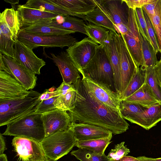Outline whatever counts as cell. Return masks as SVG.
<instances>
[{
    "instance_id": "40",
    "label": "cell",
    "mask_w": 161,
    "mask_h": 161,
    "mask_svg": "<svg viewBox=\"0 0 161 161\" xmlns=\"http://www.w3.org/2000/svg\"><path fill=\"white\" fill-rule=\"evenodd\" d=\"M146 21L147 29L151 44L154 51L157 53L159 52L158 42L156 34L151 21L146 13L143 10Z\"/></svg>"
},
{
    "instance_id": "33",
    "label": "cell",
    "mask_w": 161,
    "mask_h": 161,
    "mask_svg": "<svg viewBox=\"0 0 161 161\" xmlns=\"http://www.w3.org/2000/svg\"><path fill=\"white\" fill-rule=\"evenodd\" d=\"M141 69L144 73L145 83H147L150 86L158 101L161 103V86L154 66Z\"/></svg>"
},
{
    "instance_id": "20",
    "label": "cell",
    "mask_w": 161,
    "mask_h": 161,
    "mask_svg": "<svg viewBox=\"0 0 161 161\" xmlns=\"http://www.w3.org/2000/svg\"><path fill=\"white\" fill-rule=\"evenodd\" d=\"M76 141L103 139L112 136V133L102 127L87 123H71Z\"/></svg>"
},
{
    "instance_id": "50",
    "label": "cell",
    "mask_w": 161,
    "mask_h": 161,
    "mask_svg": "<svg viewBox=\"0 0 161 161\" xmlns=\"http://www.w3.org/2000/svg\"><path fill=\"white\" fill-rule=\"evenodd\" d=\"M0 70H2L10 75L8 69L6 66L3 58V55L0 53Z\"/></svg>"
},
{
    "instance_id": "38",
    "label": "cell",
    "mask_w": 161,
    "mask_h": 161,
    "mask_svg": "<svg viewBox=\"0 0 161 161\" xmlns=\"http://www.w3.org/2000/svg\"><path fill=\"white\" fill-rule=\"evenodd\" d=\"M15 42L0 32V53L14 58Z\"/></svg>"
},
{
    "instance_id": "6",
    "label": "cell",
    "mask_w": 161,
    "mask_h": 161,
    "mask_svg": "<svg viewBox=\"0 0 161 161\" xmlns=\"http://www.w3.org/2000/svg\"><path fill=\"white\" fill-rule=\"evenodd\" d=\"M93 0L112 21L119 35L127 31L129 8L124 0Z\"/></svg>"
},
{
    "instance_id": "24",
    "label": "cell",
    "mask_w": 161,
    "mask_h": 161,
    "mask_svg": "<svg viewBox=\"0 0 161 161\" xmlns=\"http://www.w3.org/2000/svg\"><path fill=\"white\" fill-rule=\"evenodd\" d=\"M45 25L75 32H80L87 35L85 29L86 25L83 20L71 16H63L62 18L60 20H57L56 19H53L49 23Z\"/></svg>"
},
{
    "instance_id": "1",
    "label": "cell",
    "mask_w": 161,
    "mask_h": 161,
    "mask_svg": "<svg viewBox=\"0 0 161 161\" xmlns=\"http://www.w3.org/2000/svg\"><path fill=\"white\" fill-rule=\"evenodd\" d=\"M76 90L75 101L68 111L71 123L95 125L120 134L126 131L129 125L120 110L109 107L98 100L86 89L80 78L73 84Z\"/></svg>"
},
{
    "instance_id": "45",
    "label": "cell",
    "mask_w": 161,
    "mask_h": 161,
    "mask_svg": "<svg viewBox=\"0 0 161 161\" xmlns=\"http://www.w3.org/2000/svg\"><path fill=\"white\" fill-rule=\"evenodd\" d=\"M0 15V32L4 35L10 37L12 40L14 41L10 29L5 22L3 16L1 13Z\"/></svg>"
},
{
    "instance_id": "37",
    "label": "cell",
    "mask_w": 161,
    "mask_h": 161,
    "mask_svg": "<svg viewBox=\"0 0 161 161\" xmlns=\"http://www.w3.org/2000/svg\"><path fill=\"white\" fill-rule=\"evenodd\" d=\"M154 29L161 53V0H157L155 7L154 15L151 20Z\"/></svg>"
},
{
    "instance_id": "17",
    "label": "cell",
    "mask_w": 161,
    "mask_h": 161,
    "mask_svg": "<svg viewBox=\"0 0 161 161\" xmlns=\"http://www.w3.org/2000/svg\"><path fill=\"white\" fill-rule=\"evenodd\" d=\"M119 35L120 56V99L137 67L121 35Z\"/></svg>"
},
{
    "instance_id": "35",
    "label": "cell",
    "mask_w": 161,
    "mask_h": 161,
    "mask_svg": "<svg viewBox=\"0 0 161 161\" xmlns=\"http://www.w3.org/2000/svg\"><path fill=\"white\" fill-rule=\"evenodd\" d=\"M72 155L80 161H109V158L105 154H100L89 150L79 148L71 152Z\"/></svg>"
},
{
    "instance_id": "44",
    "label": "cell",
    "mask_w": 161,
    "mask_h": 161,
    "mask_svg": "<svg viewBox=\"0 0 161 161\" xmlns=\"http://www.w3.org/2000/svg\"><path fill=\"white\" fill-rule=\"evenodd\" d=\"M73 84H66L63 82L60 86L54 91L57 96L65 94L69 91L74 89Z\"/></svg>"
},
{
    "instance_id": "31",
    "label": "cell",
    "mask_w": 161,
    "mask_h": 161,
    "mask_svg": "<svg viewBox=\"0 0 161 161\" xmlns=\"http://www.w3.org/2000/svg\"><path fill=\"white\" fill-rule=\"evenodd\" d=\"M145 75L140 68H137L130 82L120 98L121 101L127 98L140 89L144 84Z\"/></svg>"
},
{
    "instance_id": "52",
    "label": "cell",
    "mask_w": 161,
    "mask_h": 161,
    "mask_svg": "<svg viewBox=\"0 0 161 161\" xmlns=\"http://www.w3.org/2000/svg\"><path fill=\"white\" fill-rule=\"evenodd\" d=\"M0 161H8L7 156L5 154H0Z\"/></svg>"
},
{
    "instance_id": "2",
    "label": "cell",
    "mask_w": 161,
    "mask_h": 161,
    "mask_svg": "<svg viewBox=\"0 0 161 161\" xmlns=\"http://www.w3.org/2000/svg\"><path fill=\"white\" fill-rule=\"evenodd\" d=\"M41 94L31 90L25 97L17 99L0 100V126L8 124L35 112Z\"/></svg>"
},
{
    "instance_id": "30",
    "label": "cell",
    "mask_w": 161,
    "mask_h": 161,
    "mask_svg": "<svg viewBox=\"0 0 161 161\" xmlns=\"http://www.w3.org/2000/svg\"><path fill=\"white\" fill-rule=\"evenodd\" d=\"M112 136L103 139L82 141H76L75 146L85 148L100 154L104 153L105 151L110 143Z\"/></svg>"
},
{
    "instance_id": "5",
    "label": "cell",
    "mask_w": 161,
    "mask_h": 161,
    "mask_svg": "<svg viewBox=\"0 0 161 161\" xmlns=\"http://www.w3.org/2000/svg\"><path fill=\"white\" fill-rule=\"evenodd\" d=\"M76 142L71 125L68 130L46 136L40 142L46 157L55 161L67 154Z\"/></svg>"
},
{
    "instance_id": "4",
    "label": "cell",
    "mask_w": 161,
    "mask_h": 161,
    "mask_svg": "<svg viewBox=\"0 0 161 161\" xmlns=\"http://www.w3.org/2000/svg\"><path fill=\"white\" fill-rule=\"evenodd\" d=\"M3 135L24 136L41 142L46 137L42 114L34 113L7 125Z\"/></svg>"
},
{
    "instance_id": "23",
    "label": "cell",
    "mask_w": 161,
    "mask_h": 161,
    "mask_svg": "<svg viewBox=\"0 0 161 161\" xmlns=\"http://www.w3.org/2000/svg\"><path fill=\"white\" fill-rule=\"evenodd\" d=\"M121 101L137 103L147 107L159 102L151 87L145 83L132 95Z\"/></svg>"
},
{
    "instance_id": "34",
    "label": "cell",
    "mask_w": 161,
    "mask_h": 161,
    "mask_svg": "<svg viewBox=\"0 0 161 161\" xmlns=\"http://www.w3.org/2000/svg\"><path fill=\"white\" fill-rule=\"evenodd\" d=\"M85 29L88 37L100 45L107 39L109 32V30L104 27L92 24L86 25Z\"/></svg>"
},
{
    "instance_id": "29",
    "label": "cell",
    "mask_w": 161,
    "mask_h": 161,
    "mask_svg": "<svg viewBox=\"0 0 161 161\" xmlns=\"http://www.w3.org/2000/svg\"><path fill=\"white\" fill-rule=\"evenodd\" d=\"M147 108L137 103L121 101L120 111L124 119L135 123L137 118Z\"/></svg>"
},
{
    "instance_id": "10",
    "label": "cell",
    "mask_w": 161,
    "mask_h": 161,
    "mask_svg": "<svg viewBox=\"0 0 161 161\" xmlns=\"http://www.w3.org/2000/svg\"><path fill=\"white\" fill-rule=\"evenodd\" d=\"M12 144L22 161H42L46 159L40 142L24 136H15Z\"/></svg>"
},
{
    "instance_id": "9",
    "label": "cell",
    "mask_w": 161,
    "mask_h": 161,
    "mask_svg": "<svg viewBox=\"0 0 161 161\" xmlns=\"http://www.w3.org/2000/svg\"><path fill=\"white\" fill-rule=\"evenodd\" d=\"M98 44L89 37L76 42L66 49V52L79 73L95 55Z\"/></svg>"
},
{
    "instance_id": "26",
    "label": "cell",
    "mask_w": 161,
    "mask_h": 161,
    "mask_svg": "<svg viewBox=\"0 0 161 161\" xmlns=\"http://www.w3.org/2000/svg\"><path fill=\"white\" fill-rule=\"evenodd\" d=\"M20 30L32 34L42 35H67L75 32L47 25H33L21 28Z\"/></svg>"
},
{
    "instance_id": "12",
    "label": "cell",
    "mask_w": 161,
    "mask_h": 161,
    "mask_svg": "<svg viewBox=\"0 0 161 161\" xmlns=\"http://www.w3.org/2000/svg\"><path fill=\"white\" fill-rule=\"evenodd\" d=\"M81 80L87 92L98 100L109 107L120 110L121 101L116 92L85 76H82Z\"/></svg>"
},
{
    "instance_id": "49",
    "label": "cell",
    "mask_w": 161,
    "mask_h": 161,
    "mask_svg": "<svg viewBox=\"0 0 161 161\" xmlns=\"http://www.w3.org/2000/svg\"><path fill=\"white\" fill-rule=\"evenodd\" d=\"M109 161H140L137 158L129 156H124L118 160L109 159Z\"/></svg>"
},
{
    "instance_id": "56",
    "label": "cell",
    "mask_w": 161,
    "mask_h": 161,
    "mask_svg": "<svg viewBox=\"0 0 161 161\" xmlns=\"http://www.w3.org/2000/svg\"><path fill=\"white\" fill-rule=\"evenodd\" d=\"M156 161H161V158H155Z\"/></svg>"
},
{
    "instance_id": "41",
    "label": "cell",
    "mask_w": 161,
    "mask_h": 161,
    "mask_svg": "<svg viewBox=\"0 0 161 161\" xmlns=\"http://www.w3.org/2000/svg\"><path fill=\"white\" fill-rule=\"evenodd\" d=\"M125 142L116 145L114 149H112L107 156L109 159L118 160L130 152L129 149L125 147Z\"/></svg>"
},
{
    "instance_id": "14",
    "label": "cell",
    "mask_w": 161,
    "mask_h": 161,
    "mask_svg": "<svg viewBox=\"0 0 161 161\" xmlns=\"http://www.w3.org/2000/svg\"><path fill=\"white\" fill-rule=\"evenodd\" d=\"M46 137L56 133L68 130L71 121L67 111L58 108L42 114Z\"/></svg>"
},
{
    "instance_id": "46",
    "label": "cell",
    "mask_w": 161,
    "mask_h": 161,
    "mask_svg": "<svg viewBox=\"0 0 161 161\" xmlns=\"http://www.w3.org/2000/svg\"><path fill=\"white\" fill-rule=\"evenodd\" d=\"M157 1L153 3L145 5L142 7L143 10L147 14L150 20L153 19L154 15L155 7Z\"/></svg>"
},
{
    "instance_id": "3",
    "label": "cell",
    "mask_w": 161,
    "mask_h": 161,
    "mask_svg": "<svg viewBox=\"0 0 161 161\" xmlns=\"http://www.w3.org/2000/svg\"><path fill=\"white\" fill-rule=\"evenodd\" d=\"M80 73L116 92L112 68L103 45L98 46L94 56Z\"/></svg>"
},
{
    "instance_id": "8",
    "label": "cell",
    "mask_w": 161,
    "mask_h": 161,
    "mask_svg": "<svg viewBox=\"0 0 161 161\" xmlns=\"http://www.w3.org/2000/svg\"><path fill=\"white\" fill-rule=\"evenodd\" d=\"M136 66L139 68L143 64L142 49V37L136 19L135 10L129 8L128 30L120 34Z\"/></svg>"
},
{
    "instance_id": "55",
    "label": "cell",
    "mask_w": 161,
    "mask_h": 161,
    "mask_svg": "<svg viewBox=\"0 0 161 161\" xmlns=\"http://www.w3.org/2000/svg\"><path fill=\"white\" fill-rule=\"evenodd\" d=\"M42 161H55L53 160H51V159L48 158H47L46 159H45V160Z\"/></svg>"
},
{
    "instance_id": "48",
    "label": "cell",
    "mask_w": 161,
    "mask_h": 161,
    "mask_svg": "<svg viewBox=\"0 0 161 161\" xmlns=\"http://www.w3.org/2000/svg\"><path fill=\"white\" fill-rule=\"evenodd\" d=\"M7 149L5 139L2 134H0V154L3 153Z\"/></svg>"
},
{
    "instance_id": "25",
    "label": "cell",
    "mask_w": 161,
    "mask_h": 161,
    "mask_svg": "<svg viewBox=\"0 0 161 161\" xmlns=\"http://www.w3.org/2000/svg\"><path fill=\"white\" fill-rule=\"evenodd\" d=\"M23 5L26 7L58 14L62 16H72L69 12L51 2L49 0H29Z\"/></svg>"
},
{
    "instance_id": "54",
    "label": "cell",
    "mask_w": 161,
    "mask_h": 161,
    "mask_svg": "<svg viewBox=\"0 0 161 161\" xmlns=\"http://www.w3.org/2000/svg\"><path fill=\"white\" fill-rule=\"evenodd\" d=\"M46 94H47V91L46 90L44 92H43V93L41 94V95L40 96V97L39 98V100L40 101H43V100H44L45 98Z\"/></svg>"
},
{
    "instance_id": "7",
    "label": "cell",
    "mask_w": 161,
    "mask_h": 161,
    "mask_svg": "<svg viewBox=\"0 0 161 161\" xmlns=\"http://www.w3.org/2000/svg\"><path fill=\"white\" fill-rule=\"evenodd\" d=\"M18 39L29 47L34 49L39 47H69L77 41L70 35H42L33 34L21 30L18 35Z\"/></svg>"
},
{
    "instance_id": "42",
    "label": "cell",
    "mask_w": 161,
    "mask_h": 161,
    "mask_svg": "<svg viewBox=\"0 0 161 161\" xmlns=\"http://www.w3.org/2000/svg\"><path fill=\"white\" fill-rule=\"evenodd\" d=\"M58 97H54L41 101L38 105L35 113L42 114L56 108L54 102Z\"/></svg>"
},
{
    "instance_id": "13",
    "label": "cell",
    "mask_w": 161,
    "mask_h": 161,
    "mask_svg": "<svg viewBox=\"0 0 161 161\" xmlns=\"http://www.w3.org/2000/svg\"><path fill=\"white\" fill-rule=\"evenodd\" d=\"M14 58L27 69L35 74L40 75L41 68L45 62L38 57L31 48L18 39L14 45Z\"/></svg>"
},
{
    "instance_id": "28",
    "label": "cell",
    "mask_w": 161,
    "mask_h": 161,
    "mask_svg": "<svg viewBox=\"0 0 161 161\" xmlns=\"http://www.w3.org/2000/svg\"><path fill=\"white\" fill-rule=\"evenodd\" d=\"M5 22L8 27L14 40H18V35L21 28L19 12L14 8H6L2 13Z\"/></svg>"
},
{
    "instance_id": "22",
    "label": "cell",
    "mask_w": 161,
    "mask_h": 161,
    "mask_svg": "<svg viewBox=\"0 0 161 161\" xmlns=\"http://www.w3.org/2000/svg\"><path fill=\"white\" fill-rule=\"evenodd\" d=\"M161 120V103L147 108L136 119L135 124L149 130Z\"/></svg>"
},
{
    "instance_id": "16",
    "label": "cell",
    "mask_w": 161,
    "mask_h": 161,
    "mask_svg": "<svg viewBox=\"0 0 161 161\" xmlns=\"http://www.w3.org/2000/svg\"><path fill=\"white\" fill-rule=\"evenodd\" d=\"M30 92L11 75L0 70V100L21 98Z\"/></svg>"
},
{
    "instance_id": "19",
    "label": "cell",
    "mask_w": 161,
    "mask_h": 161,
    "mask_svg": "<svg viewBox=\"0 0 161 161\" xmlns=\"http://www.w3.org/2000/svg\"><path fill=\"white\" fill-rule=\"evenodd\" d=\"M51 54V59L59 69L63 82L72 85L80 78L79 71L66 52H62L57 55Z\"/></svg>"
},
{
    "instance_id": "27",
    "label": "cell",
    "mask_w": 161,
    "mask_h": 161,
    "mask_svg": "<svg viewBox=\"0 0 161 161\" xmlns=\"http://www.w3.org/2000/svg\"><path fill=\"white\" fill-rule=\"evenodd\" d=\"M86 20L94 25L117 32L114 25L109 17L99 8L96 7L86 15Z\"/></svg>"
},
{
    "instance_id": "18",
    "label": "cell",
    "mask_w": 161,
    "mask_h": 161,
    "mask_svg": "<svg viewBox=\"0 0 161 161\" xmlns=\"http://www.w3.org/2000/svg\"><path fill=\"white\" fill-rule=\"evenodd\" d=\"M3 58L10 75L17 80L28 91L35 87L37 80L35 74L18 63L14 58L3 55Z\"/></svg>"
},
{
    "instance_id": "21",
    "label": "cell",
    "mask_w": 161,
    "mask_h": 161,
    "mask_svg": "<svg viewBox=\"0 0 161 161\" xmlns=\"http://www.w3.org/2000/svg\"><path fill=\"white\" fill-rule=\"evenodd\" d=\"M70 13L72 16L86 20V15L93 10L96 5L93 0H49Z\"/></svg>"
},
{
    "instance_id": "51",
    "label": "cell",
    "mask_w": 161,
    "mask_h": 161,
    "mask_svg": "<svg viewBox=\"0 0 161 161\" xmlns=\"http://www.w3.org/2000/svg\"><path fill=\"white\" fill-rule=\"evenodd\" d=\"M137 158L140 161H156L155 158H148L144 156H140Z\"/></svg>"
},
{
    "instance_id": "15",
    "label": "cell",
    "mask_w": 161,
    "mask_h": 161,
    "mask_svg": "<svg viewBox=\"0 0 161 161\" xmlns=\"http://www.w3.org/2000/svg\"><path fill=\"white\" fill-rule=\"evenodd\" d=\"M17 10L21 20V28L33 25H45L57 17L61 16L57 14L26 7L23 5H18Z\"/></svg>"
},
{
    "instance_id": "36",
    "label": "cell",
    "mask_w": 161,
    "mask_h": 161,
    "mask_svg": "<svg viewBox=\"0 0 161 161\" xmlns=\"http://www.w3.org/2000/svg\"><path fill=\"white\" fill-rule=\"evenodd\" d=\"M76 92L75 87L65 94L58 96L54 102L56 108L64 111H68L72 106L75 101Z\"/></svg>"
},
{
    "instance_id": "11",
    "label": "cell",
    "mask_w": 161,
    "mask_h": 161,
    "mask_svg": "<svg viewBox=\"0 0 161 161\" xmlns=\"http://www.w3.org/2000/svg\"><path fill=\"white\" fill-rule=\"evenodd\" d=\"M102 45L111 64L116 92L119 97L121 87L120 56L119 34L109 31L107 39Z\"/></svg>"
},
{
    "instance_id": "39",
    "label": "cell",
    "mask_w": 161,
    "mask_h": 161,
    "mask_svg": "<svg viewBox=\"0 0 161 161\" xmlns=\"http://www.w3.org/2000/svg\"><path fill=\"white\" fill-rule=\"evenodd\" d=\"M135 11L136 21L140 33L151 44L143 9L142 8H136Z\"/></svg>"
},
{
    "instance_id": "53",
    "label": "cell",
    "mask_w": 161,
    "mask_h": 161,
    "mask_svg": "<svg viewBox=\"0 0 161 161\" xmlns=\"http://www.w3.org/2000/svg\"><path fill=\"white\" fill-rule=\"evenodd\" d=\"M4 1L7 3H10L12 5H15L16 4H18L19 3V0H4Z\"/></svg>"
},
{
    "instance_id": "47",
    "label": "cell",
    "mask_w": 161,
    "mask_h": 161,
    "mask_svg": "<svg viewBox=\"0 0 161 161\" xmlns=\"http://www.w3.org/2000/svg\"><path fill=\"white\" fill-rule=\"evenodd\" d=\"M158 78L161 86V57L157 64L154 66Z\"/></svg>"
},
{
    "instance_id": "43",
    "label": "cell",
    "mask_w": 161,
    "mask_h": 161,
    "mask_svg": "<svg viewBox=\"0 0 161 161\" xmlns=\"http://www.w3.org/2000/svg\"><path fill=\"white\" fill-rule=\"evenodd\" d=\"M157 0H124L129 8L135 10L142 8L145 5L153 3Z\"/></svg>"
},
{
    "instance_id": "32",
    "label": "cell",
    "mask_w": 161,
    "mask_h": 161,
    "mask_svg": "<svg viewBox=\"0 0 161 161\" xmlns=\"http://www.w3.org/2000/svg\"><path fill=\"white\" fill-rule=\"evenodd\" d=\"M141 37L142 52L144 63L140 68L143 69L147 67H154L158 62L156 55L157 53L154 51L151 44L142 35Z\"/></svg>"
}]
</instances>
